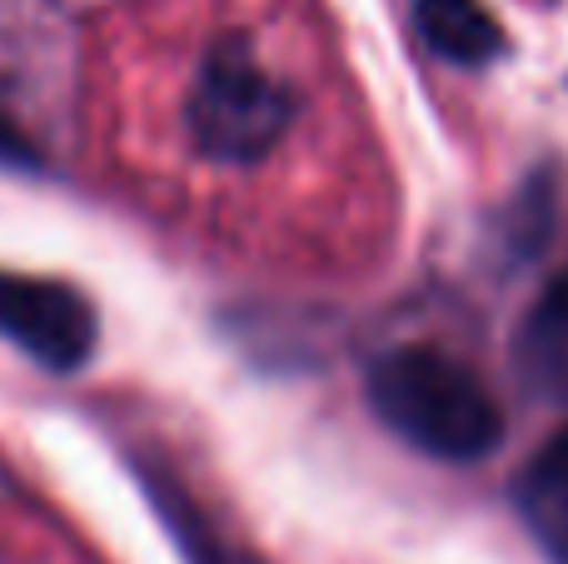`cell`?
<instances>
[{"instance_id": "2", "label": "cell", "mask_w": 568, "mask_h": 564, "mask_svg": "<svg viewBox=\"0 0 568 564\" xmlns=\"http://www.w3.org/2000/svg\"><path fill=\"white\" fill-rule=\"evenodd\" d=\"M294 120V95L240 40H215L185 100L195 145L220 165H255L280 145Z\"/></svg>"}, {"instance_id": "5", "label": "cell", "mask_w": 568, "mask_h": 564, "mask_svg": "<svg viewBox=\"0 0 568 564\" xmlns=\"http://www.w3.org/2000/svg\"><path fill=\"white\" fill-rule=\"evenodd\" d=\"M514 510L534 545L568 564V425L524 460V470L514 475Z\"/></svg>"}, {"instance_id": "4", "label": "cell", "mask_w": 568, "mask_h": 564, "mask_svg": "<svg viewBox=\"0 0 568 564\" xmlns=\"http://www.w3.org/2000/svg\"><path fill=\"white\" fill-rule=\"evenodd\" d=\"M514 375L544 405H568V265L524 310L514 335Z\"/></svg>"}, {"instance_id": "7", "label": "cell", "mask_w": 568, "mask_h": 564, "mask_svg": "<svg viewBox=\"0 0 568 564\" xmlns=\"http://www.w3.org/2000/svg\"><path fill=\"white\" fill-rule=\"evenodd\" d=\"M0 155H10V160H16V155H26V145H20V135L6 125V120H0Z\"/></svg>"}, {"instance_id": "1", "label": "cell", "mask_w": 568, "mask_h": 564, "mask_svg": "<svg viewBox=\"0 0 568 564\" xmlns=\"http://www.w3.org/2000/svg\"><path fill=\"white\" fill-rule=\"evenodd\" d=\"M364 395L404 445L449 465L484 460L504 440V410L494 390L479 380V370L454 360L449 350H384L364 375Z\"/></svg>"}, {"instance_id": "3", "label": "cell", "mask_w": 568, "mask_h": 564, "mask_svg": "<svg viewBox=\"0 0 568 564\" xmlns=\"http://www.w3.org/2000/svg\"><path fill=\"white\" fill-rule=\"evenodd\" d=\"M0 340L45 370H80L95 350V310L65 280L0 270Z\"/></svg>"}, {"instance_id": "6", "label": "cell", "mask_w": 568, "mask_h": 564, "mask_svg": "<svg viewBox=\"0 0 568 564\" xmlns=\"http://www.w3.org/2000/svg\"><path fill=\"white\" fill-rule=\"evenodd\" d=\"M414 30L424 46L449 66H489L504 50L499 20L484 10V0H409Z\"/></svg>"}]
</instances>
